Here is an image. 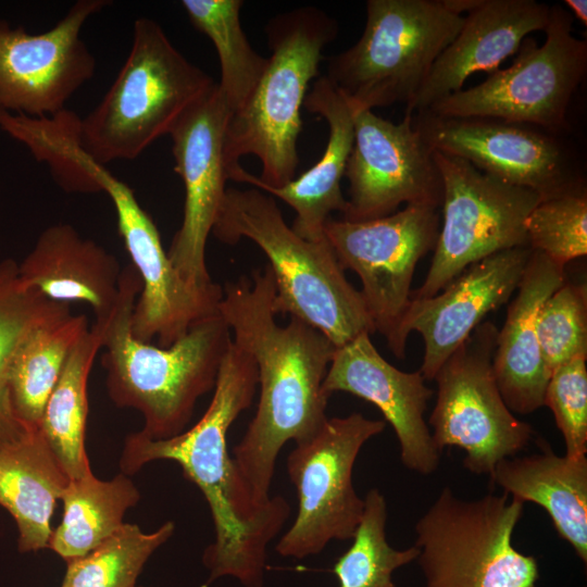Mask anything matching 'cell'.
<instances>
[{
	"mask_svg": "<svg viewBox=\"0 0 587 587\" xmlns=\"http://www.w3.org/2000/svg\"><path fill=\"white\" fill-rule=\"evenodd\" d=\"M258 386L254 360L232 339L222 360L212 400L189 429L152 439L140 430L124 442L121 469L133 474L157 460L176 462L203 494L214 525V541L203 552L209 571L205 587L233 577L245 587H262L268 544L290 514L282 496L257 503L227 449V433L253 400Z\"/></svg>",
	"mask_w": 587,
	"mask_h": 587,
	"instance_id": "obj_1",
	"label": "cell"
},
{
	"mask_svg": "<svg viewBox=\"0 0 587 587\" xmlns=\"http://www.w3.org/2000/svg\"><path fill=\"white\" fill-rule=\"evenodd\" d=\"M270 265L223 287L218 313L233 341L252 357L260 398L255 414L234 448L235 467L254 501L267 504L275 464L288 441L313 436L327 420L322 384L336 350L319 329L290 316L277 324Z\"/></svg>",
	"mask_w": 587,
	"mask_h": 587,
	"instance_id": "obj_2",
	"label": "cell"
},
{
	"mask_svg": "<svg viewBox=\"0 0 587 587\" xmlns=\"http://www.w3.org/2000/svg\"><path fill=\"white\" fill-rule=\"evenodd\" d=\"M271 57L247 102L229 114L223 140L228 179L279 188L295 178L302 109L337 22L314 7L274 16L265 28Z\"/></svg>",
	"mask_w": 587,
	"mask_h": 587,
	"instance_id": "obj_3",
	"label": "cell"
},
{
	"mask_svg": "<svg viewBox=\"0 0 587 587\" xmlns=\"http://www.w3.org/2000/svg\"><path fill=\"white\" fill-rule=\"evenodd\" d=\"M140 289L138 273L127 265L107 321L101 361L111 400L142 415V434L165 439L184 432L198 399L214 389L230 329L218 313L195 324L170 347L140 341L132 333Z\"/></svg>",
	"mask_w": 587,
	"mask_h": 587,
	"instance_id": "obj_4",
	"label": "cell"
},
{
	"mask_svg": "<svg viewBox=\"0 0 587 587\" xmlns=\"http://www.w3.org/2000/svg\"><path fill=\"white\" fill-rule=\"evenodd\" d=\"M212 234L228 245L250 239L265 253L276 314L310 324L336 348L375 332L360 291L346 278L325 237L311 241L297 235L271 195L254 187L227 188Z\"/></svg>",
	"mask_w": 587,
	"mask_h": 587,
	"instance_id": "obj_5",
	"label": "cell"
},
{
	"mask_svg": "<svg viewBox=\"0 0 587 587\" xmlns=\"http://www.w3.org/2000/svg\"><path fill=\"white\" fill-rule=\"evenodd\" d=\"M215 85L173 46L155 21L137 18L123 66L99 104L82 118V146L104 165L135 159L170 135Z\"/></svg>",
	"mask_w": 587,
	"mask_h": 587,
	"instance_id": "obj_6",
	"label": "cell"
},
{
	"mask_svg": "<svg viewBox=\"0 0 587 587\" xmlns=\"http://www.w3.org/2000/svg\"><path fill=\"white\" fill-rule=\"evenodd\" d=\"M464 16L444 0H369L359 40L328 59V82L352 112L411 103Z\"/></svg>",
	"mask_w": 587,
	"mask_h": 587,
	"instance_id": "obj_7",
	"label": "cell"
},
{
	"mask_svg": "<svg viewBox=\"0 0 587 587\" xmlns=\"http://www.w3.org/2000/svg\"><path fill=\"white\" fill-rule=\"evenodd\" d=\"M523 510L505 492L464 500L442 488L415 524L424 587H536L537 560L512 544Z\"/></svg>",
	"mask_w": 587,
	"mask_h": 587,
	"instance_id": "obj_8",
	"label": "cell"
},
{
	"mask_svg": "<svg viewBox=\"0 0 587 587\" xmlns=\"http://www.w3.org/2000/svg\"><path fill=\"white\" fill-rule=\"evenodd\" d=\"M573 15L550 5L541 45L526 37L514 61L480 84L447 96L429 109L448 117H490L564 135L569 109L587 72V41L573 35Z\"/></svg>",
	"mask_w": 587,
	"mask_h": 587,
	"instance_id": "obj_9",
	"label": "cell"
},
{
	"mask_svg": "<svg viewBox=\"0 0 587 587\" xmlns=\"http://www.w3.org/2000/svg\"><path fill=\"white\" fill-rule=\"evenodd\" d=\"M442 183V226L430 267L411 299L429 298L471 264L527 247L525 221L541 201L535 191L486 174L469 161L433 151Z\"/></svg>",
	"mask_w": 587,
	"mask_h": 587,
	"instance_id": "obj_10",
	"label": "cell"
},
{
	"mask_svg": "<svg viewBox=\"0 0 587 587\" xmlns=\"http://www.w3.org/2000/svg\"><path fill=\"white\" fill-rule=\"evenodd\" d=\"M498 328L479 324L439 367L437 400L429 416L432 438L441 453L459 447L463 465L475 474H492L503 459L525 449L533 427L507 407L492 367Z\"/></svg>",
	"mask_w": 587,
	"mask_h": 587,
	"instance_id": "obj_11",
	"label": "cell"
},
{
	"mask_svg": "<svg viewBox=\"0 0 587 587\" xmlns=\"http://www.w3.org/2000/svg\"><path fill=\"white\" fill-rule=\"evenodd\" d=\"M386 427L354 412L330 417L310 438L296 444L287 472L297 489L298 513L275 551L286 558L315 555L332 540L352 539L364 511L352 484V471L363 445Z\"/></svg>",
	"mask_w": 587,
	"mask_h": 587,
	"instance_id": "obj_12",
	"label": "cell"
},
{
	"mask_svg": "<svg viewBox=\"0 0 587 587\" xmlns=\"http://www.w3.org/2000/svg\"><path fill=\"white\" fill-rule=\"evenodd\" d=\"M438 208L407 204L395 213L363 222L329 217L324 237L344 270L361 279L360 291L375 332L392 353L411 302L419 261L434 250L439 234Z\"/></svg>",
	"mask_w": 587,
	"mask_h": 587,
	"instance_id": "obj_13",
	"label": "cell"
},
{
	"mask_svg": "<svg viewBox=\"0 0 587 587\" xmlns=\"http://www.w3.org/2000/svg\"><path fill=\"white\" fill-rule=\"evenodd\" d=\"M413 126L432 151L464 159L486 174L535 191L541 200L586 190L563 135L529 124L429 111L415 113Z\"/></svg>",
	"mask_w": 587,
	"mask_h": 587,
	"instance_id": "obj_14",
	"label": "cell"
},
{
	"mask_svg": "<svg viewBox=\"0 0 587 587\" xmlns=\"http://www.w3.org/2000/svg\"><path fill=\"white\" fill-rule=\"evenodd\" d=\"M85 167L111 199L120 235L139 275L141 289L132 313V333L140 341L170 347L197 323L218 314L223 287L193 286L171 263L159 230L134 190L104 164L88 158Z\"/></svg>",
	"mask_w": 587,
	"mask_h": 587,
	"instance_id": "obj_15",
	"label": "cell"
},
{
	"mask_svg": "<svg viewBox=\"0 0 587 587\" xmlns=\"http://www.w3.org/2000/svg\"><path fill=\"white\" fill-rule=\"evenodd\" d=\"M353 125L344 220L384 217L403 203L441 205V177L433 151L413 126V114L404 113L400 123H394L361 110L353 112Z\"/></svg>",
	"mask_w": 587,
	"mask_h": 587,
	"instance_id": "obj_16",
	"label": "cell"
},
{
	"mask_svg": "<svg viewBox=\"0 0 587 587\" xmlns=\"http://www.w3.org/2000/svg\"><path fill=\"white\" fill-rule=\"evenodd\" d=\"M107 0H78L50 29L29 34L0 20V109L51 116L95 73L96 61L80 37Z\"/></svg>",
	"mask_w": 587,
	"mask_h": 587,
	"instance_id": "obj_17",
	"label": "cell"
},
{
	"mask_svg": "<svg viewBox=\"0 0 587 587\" xmlns=\"http://www.w3.org/2000/svg\"><path fill=\"white\" fill-rule=\"evenodd\" d=\"M230 112L216 85L178 120L170 136L185 188L184 215L167 257L193 286L212 283L205 248L226 192L223 140Z\"/></svg>",
	"mask_w": 587,
	"mask_h": 587,
	"instance_id": "obj_18",
	"label": "cell"
},
{
	"mask_svg": "<svg viewBox=\"0 0 587 587\" xmlns=\"http://www.w3.org/2000/svg\"><path fill=\"white\" fill-rule=\"evenodd\" d=\"M532 252L527 246L491 254L467 266L435 296L411 299L394 355L403 359L409 335L417 332L424 341L420 371L433 380L484 317L510 300Z\"/></svg>",
	"mask_w": 587,
	"mask_h": 587,
	"instance_id": "obj_19",
	"label": "cell"
},
{
	"mask_svg": "<svg viewBox=\"0 0 587 587\" xmlns=\"http://www.w3.org/2000/svg\"><path fill=\"white\" fill-rule=\"evenodd\" d=\"M420 370L391 365L365 333L336 348L322 390L328 398L344 391L373 403L395 430L403 465L428 475L437 470L440 452L424 420L433 396Z\"/></svg>",
	"mask_w": 587,
	"mask_h": 587,
	"instance_id": "obj_20",
	"label": "cell"
},
{
	"mask_svg": "<svg viewBox=\"0 0 587 587\" xmlns=\"http://www.w3.org/2000/svg\"><path fill=\"white\" fill-rule=\"evenodd\" d=\"M549 15L550 5L535 0H482L464 16L460 32L437 58L405 113L429 109L461 90L479 71L498 70L517 52L524 38L546 28Z\"/></svg>",
	"mask_w": 587,
	"mask_h": 587,
	"instance_id": "obj_21",
	"label": "cell"
},
{
	"mask_svg": "<svg viewBox=\"0 0 587 587\" xmlns=\"http://www.w3.org/2000/svg\"><path fill=\"white\" fill-rule=\"evenodd\" d=\"M565 282L564 267L534 251L498 329L492 367L511 412L529 414L544 407L551 372L542 358L537 320L546 299Z\"/></svg>",
	"mask_w": 587,
	"mask_h": 587,
	"instance_id": "obj_22",
	"label": "cell"
},
{
	"mask_svg": "<svg viewBox=\"0 0 587 587\" xmlns=\"http://www.w3.org/2000/svg\"><path fill=\"white\" fill-rule=\"evenodd\" d=\"M122 270L113 253L65 223L43 229L17 263L25 287L54 302L86 303L96 320H105L113 311Z\"/></svg>",
	"mask_w": 587,
	"mask_h": 587,
	"instance_id": "obj_23",
	"label": "cell"
},
{
	"mask_svg": "<svg viewBox=\"0 0 587 587\" xmlns=\"http://www.w3.org/2000/svg\"><path fill=\"white\" fill-rule=\"evenodd\" d=\"M303 107L327 122L328 139L322 158L285 186L259 189L295 210L297 215L291 228L297 235L319 241L324 238V226L332 212L344 213L347 205L341 179L353 145V112L324 75L314 82Z\"/></svg>",
	"mask_w": 587,
	"mask_h": 587,
	"instance_id": "obj_24",
	"label": "cell"
},
{
	"mask_svg": "<svg viewBox=\"0 0 587 587\" xmlns=\"http://www.w3.org/2000/svg\"><path fill=\"white\" fill-rule=\"evenodd\" d=\"M509 496L540 505L559 536L587 564V458L557 455L547 444L542 451L501 460L490 475Z\"/></svg>",
	"mask_w": 587,
	"mask_h": 587,
	"instance_id": "obj_25",
	"label": "cell"
},
{
	"mask_svg": "<svg viewBox=\"0 0 587 587\" xmlns=\"http://www.w3.org/2000/svg\"><path fill=\"white\" fill-rule=\"evenodd\" d=\"M70 480L39 428L0 448V505L16 523L21 552L48 548L51 516Z\"/></svg>",
	"mask_w": 587,
	"mask_h": 587,
	"instance_id": "obj_26",
	"label": "cell"
},
{
	"mask_svg": "<svg viewBox=\"0 0 587 587\" xmlns=\"http://www.w3.org/2000/svg\"><path fill=\"white\" fill-rule=\"evenodd\" d=\"M108 317L96 320L72 349L39 424L71 479L92 473L85 448L87 384L93 361L103 346Z\"/></svg>",
	"mask_w": 587,
	"mask_h": 587,
	"instance_id": "obj_27",
	"label": "cell"
},
{
	"mask_svg": "<svg viewBox=\"0 0 587 587\" xmlns=\"http://www.w3.org/2000/svg\"><path fill=\"white\" fill-rule=\"evenodd\" d=\"M139 498L137 487L124 473L110 480L92 473L71 479L61 497L62 521L52 530L48 548L66 563L86 555L124 524L126 511Z\"/></svg>",
	"mask_w": 587,
	"mask_h": 587,
	"instance_id": "obj_28",
	"label": "cell"
},
{
	"mask_svg": "<svg viewBox=\"0 0 587 587\" xmlns=\"http://www.w3.org/2000/svg\"><path fill=\"white\" fill-rule=\"evenodd\" d=\"M85 314H70L34 329L17 348L8 372L14 410L32 428H39L45 405L66 360L89 329Z\"/></svg>",
	"mask_w": 587,
	"mask_h": 587,
	"instance_id": "obj_29",
	"label": "cell"
},
{
	"mask_svg": "<svg viewBox=\"0 0 587 587\" xmlns=\"http://www.w3.org/2000/svg\"><path fill=\"white\" fill-rule=\"evenodd\" d=\"M70 314L68 304L25 287L15 260L0 261V448L21 442L38 429L18 417L11 400L8 372L17 348L34 329Z\"/></svg>",
	"mask_w": 587,
	"mask_h": 587,
	"instance_id": "obj_30",
	"label": "cell"
},
{
	"mask_svg": "<svg viewBox=\"0 0 587 587\" xmlns=\"http://www.w3.org/2000/svg\"><path fill=\"white\" fill-rule=\"evenodd\" d=\"M241 0H183L190 23L210 38L221 67L218 88L233 113L250 98L267 65L257 53L240 23Z\"/></svg>",
	"mask_w": 587,
	"mask_h": 587,
	"instance_id": "obj_31",
	"label": "cell"
},
{
	"mask_svg": "<svg viewBox=\"0 0 587 587\" xmlns=\"http://www.w3.org/2000/svg\"><path fill=\"white\" fill-rule=\"evenodd\" d=\"M387 504L384 495L373 488L364 498V511L349 549L335 562L332 572L338 587H396L394 572L419 554L413 545L398 550L386 538Z\"/></svg>",
	"mask_w": 587,
	"mask_h": 587,
	"instance_id": "obj_32",
	"label": "cell"
},
{
	"mask_svg": "<svg viewBox=\"0 0 587 587\" xmlns=\"http://www.w3.org/2000/svg\"><path fill=\"white\" fill-rule=\"evenodd\" d=\"M174 530L172 521L151 533L124 523L89 553L67 563L61 587H136L148 559Z\"/></svg>",
	"mask_w": 587,
	"mask_h": 587,
	"instance_id": "obj_33",
	"label": "cell"
},
{
	"mask_svg": "<svg viewBox=\"0 0 587 587\" xmlns=\"http://www.w3.org/2000/svg\"><path fill=\"white\" fill-rule=\"evenodd\" d=\"M528 247L561 267L587 253L586 190L541 200L525 221Z\"/></svg>",
	"mask_w": 587,
	"mask_h": 587,
	"instance_id": "obj_34",
	"label": "cell"
},
{
	"mask_svg": "<svg viewBox=\"0 0 587 587\" xmlns=\"http://www.w3.org/2000/svg\"><path fill=\"white\" fill-rule=\"evenodd\" d=\"M537 335L552 372L576 357H587V286L563 283L542 303Z\"/></svg>",
	"mask_w": 587,
	"mask_h": 587,
	"instance_id": "obj_35",
	"label": "cell"
},
{
	"mask_svg": "<svg viewBox=\"0 0 587 587\" xmlns=\"http://www.w3.org/2000/svg\"><path fill=\"white\" fill-rule=\"evenodd\" d=\"M587 357H576L554 369L545 394L544 405L553 414L561 432L565 454L572 459L587 453Z\"/></svg>",
	"mask_w": 587,
	"mask_h": 587,
	"instance_id": "obj_36",
	"label": "cell"
},
{
	"mask_svg": "<svg viewBox=\"0 0 587 587\" xmlns=\"http://www.w3.org/2000/svg\"><path fill=\"white\" fill-rule=\"evenodd\" d=\"M565 5L570 9V13L587 25V1L586 0H565Z\"/></svg>",
	"mask_w": 587,
	"mask_h": 587,
	"instance_id": "obj_37",
	"label": "cell"
}]
</instances>
